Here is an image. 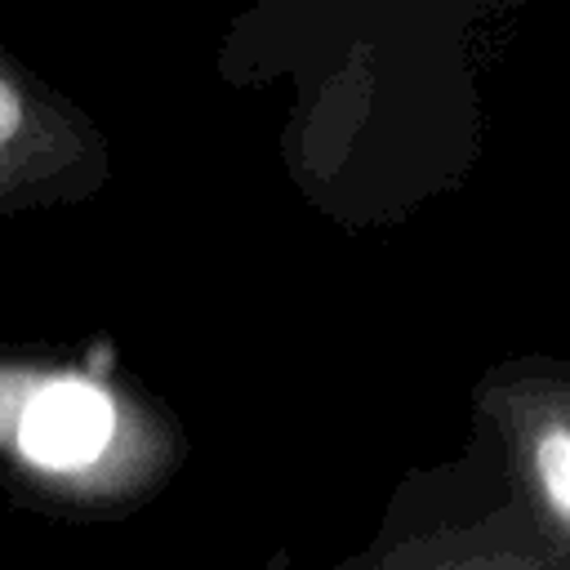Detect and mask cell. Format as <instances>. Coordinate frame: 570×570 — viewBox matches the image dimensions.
I'll return each instance as SVG.
<instances>
[{"mask_svg": "<svg viewBox=\"0 0 570 570\" xmlns=\"http://www.w3.org/2000/svg\"><path fill=\"white\" fill-rule=\"evenodd\" d=\"M111 436V401L89 383H49L22 410L18 441L36 463L76 468L89 463Z\"/></svg>", "mask_w": 570, "mask_h": 570, "instance_id": "6da1fadb", "label": "cell"}, {"mask_svg": "<svg viewBox=\"0 0 570 570\" xmlns=\"http://www.w3.org/2000/svg\"><path fill=\"white\" fill-rule=\"evenodd\" d=\"M18 129H22V98H18V89L0 76V147H4Z\"/></svg>", "mask_w": 570, "mask_h": 570, "instance_id": "3957f363", "label": "cell"}, {"mask_svg": "<svg viewBox=\"0 0 570 570\" xmlns=\"http://www.w3.org/2000/svg\"><path fill=\"white\" fill-rule=\"evenodd\" d=\"M534 472L548 503L570 521V432H543L534 445Z\"/></svg>", "mask_w": 570, "mask_h": 570, "instance_id": "7a4b0ae2", "label": "cell"}]
</instances>
